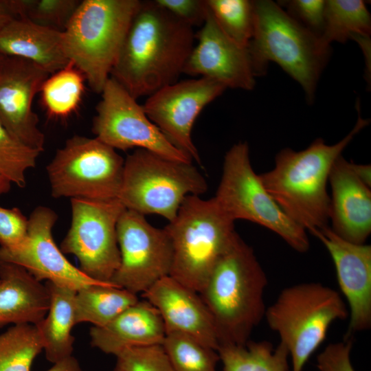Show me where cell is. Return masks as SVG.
<instances>
[{
  "instance_id": "1",
  "label": "cell",
  "mask_w": 371,
  "mask_h": 371,
  "mask_svg": "<svg viewBox=\"0 0 371 371\" xmlns=\"http://www.w3.org/2000/svg\"><path fill=\"white\" fill-rule=\"evenodd\" d=\"M193 27L142 1L110 77L135 99L177 82L194 47Z\"/></svg>"
},
{
  "instance_id": "2",
  "label": "cell",
  "mask_w": 371,
  "mask_h": 371,
  "mask_svg": "<svg viewBox=\"0 0 371 371\" xmlns=\"http://www.w3.org/2000/svg\"><path fill=\"white\" fill-rule=\"evenodd\" d=\"M352 129L342 139L328 145L322 138L315 139L306 149L295 151L284 148L275 157L274 167L258 175L274 201L297 225L315 235L328 226L330 195L327 185L336 159L369 120L360 115Z\"/></svg>"
},
{
  "instance_id": "3",
  "label": "cell",
  "mask_w": 371,
  "mask_h": 371,
  "mask_svg": "<svg viewBox=\"0 0 371 371\" xmlns=\"http://www.w3.org/2000/svg\"><path fill=\"white\" fill-rule=\"evenodd\" d=\"M267 284L253 249L237 234L199 293L214 322L219 346L249 340L265 317Z\"/></svg>"
},
{
  "instance_id": "4",
  "label": "cell",
  "mask_w": 371,
  "mask_h": 371,
  "mask_svg": "<svg viewBox=\"0 0 371 371\" xmlns=\"http://www.w3.org/2000/svg\"><path fill=\"white\" fill-rule=\"evenodd\" d=\"M254 1V32L249 48L260 75L269 62L277 63L314 101L320 76L330 56V46L271 0Z\"/></svg>"
},
{
  "instance_id": "5",
  "label": "cell",
  "mask_w": 371,
  "mask_h": 371,
  "mask_svg": "<svg viewBox=\"0 0 371 371\" xmlns=\"http://www.w3.org/2000/svg\"><path fill=\"white\" fill-rule=\"evenodd\" d=\"M139 0H82L63 34L66 57L101 93L120 54Z\"/></svg>"
},
{
  "instance_id": "6",
  "label": "cell",
  "mask_w": 371,
  "mask_h": 371,
  "mask_svg": "<svg viewBox=\"0 0 371 371\" xmlns=\"http://www.w3.org/2000/svg\"><path fill=\"white\" fill-rule=\"evenodd\" d=\"M172 245L170 276L199 293L237 234L214 199L187 196L165 227Z\"/></svg>"
},
{
  "instance_id": "7",
  "label": "cell",
  "mask_w": 371,
  "mask_h": 371,
  "mask_svg": "<svg viewBox=\"0 0 371 371\" xmlns=\"http://www.w3.org/2000/svg\"><path fill=\"white\" fill-rule=\"evenodd\" d=\"M348 315L339 292L319 282H306L284 289L267 308L265 317L286 348L291 371H303L330 326Z\"/></svg>"
},
{
  "instance_id": "8",
  "label": "cell",
  "mask_w": 371,
  "mask_h": 371,
  "mask_svg": "<svg viewBox=\"0 0 371 371\" xmlns=\"http://www.w3.org/2000/svg\"><path fill=\"white\" fill-rule=\"evenodd\" d=\"M204 177L190 162L137 148L124 159L118 200L126 210L172 221L187 196L207 190Z\"/></svg>"
},
{
  "instance_id": "9",
  "label": "cell",
  "mask_w": 371,
  "mask_h": 371,
  "mask_svg": "<svg viewBox=\"0 0 371 371\" xmlns=\"http://www.w3.org/2000/svg\"><path fill=\"white\" fill-rule=\"evenodd\" d=\"M213 198L233 221L256 223L276 233L295 251H308L307 232L281 210L254 172L247 142L235 144L225 153L222 175Z\"/></svg>"
},
{
  "instance_id": "10",
  "label": "cell",
  "mask_w": 371,
  "mask_h": 371,
  "mask_svg": "<svg viewBox=\"0 0 371 371\" xmlns=\"http://www.w3.org/2000/svg\"><path fill=\"white\" fill-rule=\"evenodd\" d=\"M124 159L96 137L74 135L46 167L51 194L92 200L117 199Z\"/></svg>"
},
{
  "instance_id": "11",
  "label": "cell",
  "mask_w": 371,
  "mask_h": 371,
  "mask_svg": "<svg viewBox=\"0 0 371 371\" xmlns=\"http://www.w3.org/2000/svg\"><path fill=\"white\" fill-rule=\"evenodd\" d=\"M71 226L60 249L74 255L88 277L111 283L120 263L117 224L125 207L118 199L80 198L71 199Z\"/></svg>"
},
{
  "instance_id": "12",
  "label": "cell",
  "mask_w": 371,
  "mask_h": 371,
  "mask_svg": "<svg viewBox=\"0 0 371 371\" xmlns=\"http://www.w3.org/2000/svg\"><path fill=\"white\" fill-rule=\"evenodd\" d=\"M101 94L93 120L95 137L115 150L141 148L170 159L192 162L148 117L137 99L113 78L108 79Z\"/></svg>"
},
{
  "instance_id": "13",
  "label": "cell",
  "mask_w": 371,
  "mask_h": 371,
  "mask_svg": "<svg viewBox=\"0 0 371 371\" xmlns=\"http://www.w3.org/2000/svg\"><path fill=\"white\" fill-rule=\"evenodd\" d=\"M120 263L111 280L114 286L144 293L170 276L172 245L165 229L152 225L145 216L125 210L117 224Z\"/></svg>"
},
{
  "instance_id": "14",
  "label": "cell",
  "mask_w": 371,
  "mask_h": 371,
  "mask_svg": "<svg viewBox=\"0 0 371 371\" xmlns=\"http://www.w3.org/2000/svg\"><path fill=\"white\" fill-rule=\"evenodd\" d=\"M226 89L203 77L176 82L150 95L142 106L148 117L176 148L201 164L192 138L194 123L201 111Z\"/></svg>"
},
{
  "instance_id": "15",
  "label": "cell",
  "mask_w": 371,
  "mask_h": 371,
  "mask_svg": "<svg viewBox=\"0 0 371 371\" xmlns=\"http://www.w3.org/2000/svg\"><path fill=\"white\" fill-rule=\"evenodd\" d=\"M57 219L52 209L36 207L28 218L27 237L16 247H0V261L23 267L39 282L46 280L76 291L106 284L88 277L65 257L53 238L52 229Z\"/></svg>"
},
{
  "instance_id": "16",
  "label": "cell",
  "mask_w": 371,
  "mask_h": 371,
  "mask_svg": "<svg viewBox=\"0 0 371 371\" xmlns=\"http://www.w3.org/2000/svg\"><path fill=\"white\" fill-rule=\"evenodd\" d=\"M196 38L197 44L188 58L183 74L214 80L226 88L254 89L260 74L249 46H240L230 39L218 27L207 7L205 21Z\"/></svg>"
},
{
  "instance_id": "17",
  "label": "cell",
  "mask_w": 371,
  "mask_h": 371,
  "mask_svg": "<svg viewBox=\"0 0 371 371\" xmlns=\"http://www.w3.org/2000/svg\"><path fill=\"white\" fill-rule=\"evenodd\" d=\"M50 74L34 63L4 56L0 69V123L14 137L41 153L45 135L33 111L34 98Z\"/></svg>"
},
{
  "instance_id": "18",
  "label": "cell",
  "mask_w": 371,
  "mask_h": 371,
  "mask_svg": "<svg viewBox=\"0 0 371 371\" xmlns=\"http://www.w3.org/2000/svg\"><path fill=\"white\" fill-rule=\"evenodd\" d=\"M334 262L337 279L348 306L350 321L345 338L371 326V246L348 242L327 226L314 235Z\"/></svg>"
},
{
  "instance_id": "19",
  "label": "cell",
  "mask_w": 371,
  "mask_h": 371,
  "mask_svg": "<svg viewBox=\"0 0 371 371\" xmlns=\"http://www.w3.org/2000/svg\"><path fill=\"white\" fill-rule=\"evenodd\" d=\"M142 295L157 309L166 333H183L218 350L219 341L214 322L199 293L168 276Z\"/></svg>"
},
{
  "instance_id": "20",
  "label": "cell",
  "mask_w": 371,
  "mask_h": 371,
  "mask_svg": "<svg viewBox=\"0 0 371 371\" xmlns=\"http://www.w3.org/2000/svg\"><path fill=\"white\" fill-rule=\"evenodd\" d=\"M330 228L341 238L365 244L371 233V190L355 175L351 161L339 155L330 169Z\"/></svg>"
},
{
  "instance_id": "21",
  "label": "cell",
  "mask_w": 371,
  "mask_h": 371,
  "mask_svg": "<svg viewBox=\"0 0 371 371\" xmlns=\"http://www.w3.org/2000/svg\"><path fill=\"white\" fill-rule=\"evenodd\" d=\"M91 346L106 354L117 355L133 347L161 345L166 335L157 309L147 300H138L108 324L92 326Z\"/></svg>"
},
{
  "instance_id": "22",
  "label": "cell",
  "mask_w": 371,
  "mask_h": 371,
  "mask_svg": "<svg viewBox=\"0 0 371 371\" xmlns=\"http://www.w3.org/2000/svg\"><path fill=\"white\" fill-rule=\"evenodd\" d=\"M0 54L30 60L50 75L69 63L63 32L16 17L0 30Z\"/></svg>"
},
{
  "instance_id": "23",
  "label": "cell",
  "mask_w": 371,
  "mask_h": 371,
  "mask_svg": "<svg viewBox=\"0 0 371 371\" xmlns=\"http://www.w3.org/2000/svg\"><path fill=\"white\" fill-rule=\"evenodd\" d=\"M50 295L23 267L0 261V328L6 324H37L46 316Z\"/></svg>"
},
{
  "instance_id": "24",
  "label": "cell",
  "mask_w": 371,
  "mask_h": 371,
  "mask_svg": "<svg viewBox=\"0 0 371 371\" xmlns=\"http://www.w3.org/2000/svg\"><path fill=\"white\" fill-rule=\"evenodd\" d=\"M50 304L45 318L36 324L40 333L46 359L54 363L71 356L76 324L75 298L77 291L46 282Z\"/></svg>"
},
{
  "instance_id": "25",
  "label": "cell",
  "mask_w": 371,
  "mask_h": 371,
  "mask_svg": "<svg viewBox=\"0 0 371 371\" xmlns=\"http://www.w3.org/2000/svg\"><path fill=\"white\" fill-rule=\"evenodd\" d=\"M138 300L136 294L112 284L91 285L76 293V324L89 322L93 326H104Z\"/></svg>"
},
{
  "instance_id": "26",
  "label": "cell",
  "mask_w": 371,
  "mask_h": 371,
  "mask_svg": "<svg viewBox=\"0 0 371 371\" xmlns=\"http://www.w3.org/2000/svg\"><path fill=\"white\" fill-rule=\"evenodd\" d=\"M217 352L221 371H289V352L281 343L274 348L265 340H249L243 345H221Z\"/></svg>"
},
{
  "instance_id": "27",
  "label": "cell",
  "mask_w": 371,
  "mask_h": 371,
  "mask_svg": "<svg viewBox=\"0 0 371 371\" xmlns=\"http://www.w3.org/2000/svg\"><path fill=\"white\" fill-rule=\"evenodd\" d=\"M370 32L371 17L364 1H326L324 27L320 36L325 45L345 43L357 36L370 37Z\"/></svg>"
},
{
  "instance_id": "28",
  "label": "cell",
  "mask_w": 371,
  "mask_h": 371,
  "mask_svg": "<svg viewBox=\"0 0 371 371\" xmlns=\"http://www.w3.org/2000/svg\"><path fill=\"white\" fill-rule=\"evenodd\" d=\"M86 79L71 63L51 74L41 88V100L47 113L64 118L78 108L85 91Z\"/></svg>"
},
{
  "instance_id": "29",
  "label": "cell",
  "mask_w": 371,
  "mask_h": 371,
  "mask_svg": "<svg viewBox=\"0 0 371 371\" xmlns=\"http://www.w3.org/2000/svg\"><path fill=\"white\" fill-rule=\"evenodd\" d=\"M43 350V343L34 324H15L0 334V371H30Z\"/></svg>"
},
{
  "instance_id": "30",
  "label": "cell",
  "mask_w": 371,
  "mask_h": 371,
  "mask_svg": "<svg viewBox=\"0 0 371 371\" xmlns=\"http://www.w3.org/2000/svg\"><path fill=\"white\" fill-rule=\"evenodd\" d=\"M175 371H216L217 350L181 333H168L161 344Z\"/></svg>"
},
{
  "instance_id": "31",
  "label": "cell",
  "mask_w": 371,
  "mask_h": 371,
  "mask_svg": "<svg viewBox=\"0 0 371 371\" xmlns=\"http://www.w3.org/2000/svg\"><path fill=\"white\" fill-rule=\"evenodd\" d=\"M221 30L233 41L248 47L254 32V1L249 0H205Z\"/></svg>"
},
{
  "instance_id": "32",
  "label": "cell",
  "mask_w": 371,
  "mask_h": 371,
  "mask_svg": "<svg viewBox=\"0 0 371 371\" xmlns=\"http://www.w3.org/2000/svg\"><path fill=\"white\" fill-rule=\"evenodd\" d=\"M40 153L14 137L0 123V175L24 188L26 171L35 167Z\"/></svg>"
},
{
  "instance_id": "33",
  "label": "cell",
  "mask_w": 371,
  "mask_h": 371,
  "mask_svg": "<svg viewBox=\"0 0 371 371\" xmlns=\"http://www.w3.org/2000/svg\"><path fill=\"white\" fill-rule=\"evenodd\" d=\"M79 0H12L16 17H24L63 32L76 10Z\"/></svg>"
},
{
  "instance_id": "34",
  "label": "cell",
  "mask_w": 371,
  "mask_h": 371,
  "mask_svg": "<svg viewBox=\"0 0 371 371\" xmlns=\"http://www.w3.org/2000/svg\"><path fill=\"white\" fill-rule=\"evenodd\" d=\"M116 358L114 371H175L161 345L126 348Z\"/></svg>"
},
{
  "instance_id": "35",
  "label": "cell",
  "mask_w": 371,
  "mask_h": 371,
  "mask_svg": "<svg viewBox=\"0 0 371 371\" xmlns=\"http://www.w3.org/2000/svg\"><path fill=\"white\" fill-rule=\"evenodd\" d=\"M326 3L325 0H288L278 3L292 18L320 37L324 27Z\"/></svg>"
},
{
  "instance_id": "36",
  "label": "cell",
  "mask_w": 371,
  "mask_h": 371,
  "mask_svg": "<svg viewBox=\"0 0 371 371\" xmlns=\"http://www.w3.org/2000/svg\"><path fill=\"white\" fill-rule=\"evenodd\" d=\"M28 218L20 209L0 206V247L12 248L20 245L27 237Z\"/></svg>"
},
{
  "instance_id": "37",
  "label": "cell",
  "mask_w": 371,
  "mask_h": 371,
  "mask_svg": "<svg viewBox=\"0 0 371 371\" xmlns=\"http://www.w3.org/2000/svg\"><path fill=\"white\" fill-rule=\"evenodd\" d=\"M352 338L327 345L317 357L319 371H355L350 359Z\"/></svg>"
},
{
  "instance_id": "38",
  "label": "cell",
  "mask_w": 371,
  "mask_h": 371,
  "mask_svg": "<svg viewBox=\"0 0 371 371\" xmlns=\"http://www.w3.org/2000/svg\"><path fill=\"white\" fill-rule=\"evenodd\" d=\"M160 6L192 27L203 24L207 13L205 0H155Z\"/></svg>"
},
{
  "instance_id": "39",
  "label": "cell",
  "mask_w": 371,
  "mask_h": 371,
  "mask_svg": "<svg viewBox=\"0 0 371 371\" xmlns=\"http://www.w3.org/2000/svg\"><path fill=\"white\" fill-rule=\"evenodd\" d=\"M46 371H85L72 355L56 363Z\"/></svg>"
},
{
  "instance_id": "40",
  "label": "cell",
  "mask_w": 371,
  "mask_h": 371,
  "mask_svg": "<svg viewBox=\"0 0 371 371\" xmlns=\"http://www.w3.org/2000/svg\"><path fill=\"white\" fill-rule=\"evenodd\" d=\"M16 17L12 0H0V30Z\"/></svg>"
},
{
  "instance_id": "41",
  "label": "cell",
  "mask_w": 371,
  "mask_h": 371,
  "mask_svg": "<svg viewBox=\"0 0 371 371\" xmlns=\"http://www.w3.org/2000/svg\"><path fill=\"white\" fill-rule=\"evenodd\" d=\"M353 171L357 177L367 186L371 188L370 164H358L351 161Z\"/></svg>"
},
{
  "instance_id": "42",
  "label": "cell",
  "mask_w": 371,
  "mask_h": 371,
  "mask_svg": "<svg viewBox=\"0 0 371 371\" xmlns=\"http://www.w3.org/2000/svg\"><path fill=\"white\" fill-rule=\"evenodd\" d=\"M11 183L8 179L0 175V195L9 192Z\"/></svg>"
},
{
  "instance_id": "43",
  "label": "cell",
  "mask_w": 371,
  "mask_h": 371,
  "mask_svg": "<svg viewBox=\"0 0 371 371\" xmlns=\"http://www.w3.org/2000/svg\"><path fill=\"white\" fill-rule=\"evenodd\" d=\"M3 58H4V56H3L2 54H0V69H1V65H2Z\"/></svg>"
}]
</instances>
